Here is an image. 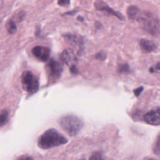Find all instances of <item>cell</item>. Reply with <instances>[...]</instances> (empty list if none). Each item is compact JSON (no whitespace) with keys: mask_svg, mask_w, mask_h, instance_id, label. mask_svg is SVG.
Here are the masks:
<instances>
[{"mask_svg":"<svg viewBox=\"0 0 160 160\" xmlns=\"http://www.w3.org/2000/svg\"><path fill=\"white\" fill-rule=\"evenodd\" d=\"M77 19H78V21H83L84 18H83L82 17H81V16H78V17L77 18Z\"/></svg>","mask_w":160,"mask_h":160,"instance_id":"7402d4cb","label":"cell"},{"mask_svg":"<svg viewBox=\"0 0 160 160\" xmlns=\"http://www.w3.org/2000/svg\"><path fill=\"white\" fill-rule=\"evenodd\" d=\"M32 53L34 57L41 61H47L50 56L51 51L50 49L46 46H37L32 48Z\"/></svg>","mask_w":160,"mask_h":160,"instance_id":"52a82bcc","label":"cell"},{"mask_svg":"<svg viewBox=\"0 0 160 160\" xmlns=\"http://www.w3.org/2000/svg\"><path fill=\"white\" fill-rule=\"evenodd\" d=\"M61 128L70 136L76 135L83 126V122L75 115H66L59 121Z\"/></svg>","mask_w":160,"mask_h":160,"instance_id":"3957f363","label":"cell"},{"mask_svg":"<svg viewBox=\"0 0 160 160\" xmlns=\"http://www.w3.org/2000/svg\"><path fill=\"white\" fill-rule=\"evenodd\" d=\"M58 4L60 6H68L70 4V0H58Z\"/></svg>","mask_w":160,"mask_h":160,"instance_id":"2e32d148","label":"cell"},{"mask_svg":"<svg viewBox=\"0 0 160 160\" xmlns=\"http://www.w3.org/2000/svg\"><path fill=\"white\" fill-rule=\"evenodd\" d=\"M106 54L104 52H99L96 54V58L100 60H104L106 59Z\"/></svg>","mask_w":160,"mask_h":160,"instance_id":"e0dca14e","label":"cell"},{"mask_svg":"<svg viewBox=\"0 0 160 160\" xmlns=\"http://www.w3.org/2000/svg\"><path fill=\"white\" fill-rule=\"evenodd\" d=\"M46 71L49 81L54 82L60 78L62 71V66L59 61L52 59L46 64Z\"/></svg>","mask_w":160,"mask_h":160,"instance_id":"5b68a950","label":"cell"},{"mask_svg":"<svg viewBox=\"0 0 160 160\" xmlns=\"http://www.w3.org/2000/svg\"><path fill=\"white\" fill-rule=\"evenodd\" d=\"M118 70L121 73L122 72H127V71H128L129 70V66L127 64H121V66H119Z\"/></svg>","mask_w":160,"mask_h":160,"instance_id":"9a60e30c","label":"cell"},{"mask_svg":"<svg viewBox=\"0 0 160 160\" xmlns=\"http://www.w3.org/2000/svg\"><path fill=\"white\" fill-rule=\"evenodd\" d=\"M139 22L142 28L148 33L152 36H158L159 33V19L153 16L152 14L148 12L140 11L136 18Z\"/></svg>","mask_w":160,"mask_h":160,"instance_id":"7a4b0ae2","label":"cell"},{"mask_svg":"<svg viewBox=\"0 0 160 160\" xmlns=\"http://www.w3.org/2000/svg\"><path fill=\"white\" fill-rule=\"evenodd\" d=\"M141 10L136 6H130L127 9V15L129 19L135 20Z\"/></svg>","mask_w":160,"mask_h":160,"instance_id":"8fae6325","label":"cell"},{"mask_svg":"<svg viewBox=\"0 0 160 160\" xmlns=\"http://www.w3.org/2000/svg\"><path fill=\"white\" fill-rule=\"evenodd\" d=\"M6 28L10 34H14L17 31V27L12 20H9L6 23Z\"/></svg>","mask_w":160,"mask_h":160,"instance_id":"7c38bea8","label":"cell"},{"mask_svg":"<svg viewBox=\"0 0 160 160\" xmlns=\"http://www.w3.org/2000/svg\"><path fill=\"white\" fill-rule=\"evenodd\" d=\"M91 159H101V155L99 154H97L96 153L94 155H92L91 158Z\"/></svg>","mask_w":160,"mask_h":160,"instance_id":"ffe728a7","label":"cell"},{"mask_svg":"<svg viewBox=\"0 0 160 160\" xmlns=\"http://www.w3.org/2000/svg\"><path fill=\"white\" fill-rule=\"evenodd\" d=\"M22 87L26 92L33 94L36 92L39 87V81L36 76L30 71H24L21 77Z\"/></svg>","mask_w":160,"mask_h":160,"instance_id":"277c9868","label":"cell"},{"mask_svg":"<svg viewBox=\"0 0 160 160\" xmlns=\"http://www.w3.org/2000/svg\"><path fill=\"white\" fill-rule=\"evenodd\" d=\"M68 139L55 129L44 131L38 139V146L43 149H50L67 143Z\"/></svg>","mask_w":160,"mask_h":160,"instance_id":"6da1fadb","label":"cell"},{"mask_svg":"<svg viewBox=\"0 0 160 160\" xmlns=\"http://www.w3.org/2000/svg\"><path fill=\"white\" fill-rule=\"evenodd\" d=\"M139 46L141 49L146 52H151L157 48V45L155 42L147 39H141L139 41Z\"/></svg>","mask_w":160,"mask_h":160,"instance_id":"30bf717a","label":"cell"},{"mask_svg":"<svg viewBox=\"0 0 160 160\" xmlns=\"http://www.w3.org/2000/svg\"><path fill=\"white\" fill-rule=\"evenodd\" d=\"M61 58L64 62L68 66H69L70 67L72 66H76V64H74L76 58L74 52L72 51L69 49H65L62 52Z\"/></svg>","mask_w":160,"mask_h":160,"instance_id":"9c48e42d","label":"cell"},{"mask_svg":"<svg viewBox=\"0 0 160 160\" xmlns=\"http://www.w3.org/2000/svg\"><path fill=\"white\" fill-rule=\"evenodd\" d=\"M154 152L158 155H159V151H160V144H159V136H158V139L156 141L155 145H154V148L153 149Z\"/></svg>","mask_w":160,"mask_h":160,"instance_id":"5bb4252c","label":"cell"},{"mask_svg":"<svg viewBox=\"0 0 160 160\" xmlns=\"http://www.w3.org/2000/svg\"><path fill=\"white\" fill-rule=\"evenodd\" d=\"M9 112L7 110H3L0 114V126H4L8 121Z\"/></svg>","mask_w":160,"mask_h":160,"instance_id":"4fadbf2b","label":"cell"},{"mask_svg":"<svg viewBox=\"0 0 160 160\" xmlns=\"http://www.w3.org/2000/svg\"><path fill=\"white\" fill-rule=\"evenodd\" d=\"M144 121L149 124L158 126L160 124L159 108L152 109L144 116Z\"/></svg>","mask_w":160,"mask_h":160,"instance_id":"ba28073f","label":"cell"},{"mask_svg":"<svg viewBox=\"0 0 160 160\" xmlns=\"http://www.w3.org/2000/svg\"><path fill=\"white\" fill-rule=\"evenodd\" d=\"M19 159H32V158H31V157H21V158H19Z\"/></svg>","mask_w":160,"mask_h":160,"instance_id":"44dd1931","label":"cell"},{"mask_svg":"<svg viewBox=\"0 0 160 160\" xmlns=\"http://www.w3.org/2000/svg\"><path fill=\"white\" fill-rule=\"evenodd\" d=\"M142 90H143V87H142V86H141V87H139V88H138L134 89L133 92H134V95H135L136 97H138V96H139V94L141 93V92L142 91Z\"/></svg>","mask_w":160,"mask_h":160,"instance_id":"ac0fdd59","label":"cell"},{"mask_svg":"<svg viewBox=\"0 0 160 160\" xmlns=\"http://www.w3.org/2000/svg\"><path fill=\"white\" fill-rule=\"evenodd\" d=\"M77 12V11L76 10H74V11H68V12H66L64 14V15H72V14H76Z\"/></svg>","mask_w":160,"mask_h":160,"instance_id":"d6986e66","label":"cell"},{"mask_svg":"<svg viewBox=\"0 0 160 160\" xmlns=\"http://www.w3.org/2000/svg\"><path fill=\"white\" fill-rule=\"evenodd\" d=\"M94 6L97 10L101 11H106L108 14L112 15L114 16H116L117 18H118L121 21H124L125 19L124 16L120 12L114 10L112 8L109 7L105 2H104L102 0L96 1L94 4Z\"/></svg>","mask_w":160,"mask_h":160,"instance_id":"8992f818","label":"cell"}]
</instances>
